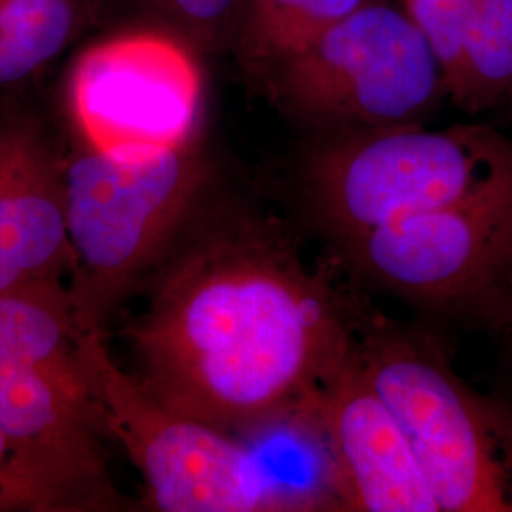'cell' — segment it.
Returning a JSON list of instances; mask_svg holds the SVG:
<instances>
[{"instance_id": "obj_1", "label": "cell", "mask_w": 512, "mask_h": 512, "mask_svg": "<svg viewBox=\"0 0 512 512\" xmlns=\"http://www.w3.org/2000/svg\"><path fill=\"white\" fill-rule=\"evenodd\" d=\"M357 329L275 220L236 215L173 260L128 340L158 401L251 439L304 433Z\"/></svg>"}, {"instance_id": "obj_2", "label": "cell", "mask_w": 512, "mask_h": 512, "mask_svg": "<svg viewBox=\"0 0 512 512\" xmlns=\"http://www.w3.org/2000/svg\"><path fill=\"white\" fill-rule=\"evenodd\" d=\"M512 183V133L421 122L340 131L304 167L313 217L340 245Z\"/></svg>"}, {"instance_id": "obj_3", "label": "cell", "mask_w": 512, "mask_h": 512, "mask_svg": "<svg viewBox=\"0 0 512 512\" xmlns=\"http://www.w3.org/2000/svg\"><path fill=\"white\" fill-rule=\"evenodd\" d=\"M76 353L97 425L139 469L154 509L330 511L323 495L277 478L245 439L158 401L116 365L101 329L76 330Z\"/></svg>"}, {"instance_id": "obj_4", "label": "cell", "mask_w": 512, "mask_h": 512, "mask_svg": "<svg viewBox=\"0 0 512 512\" xmlns=\"http://www.w3.org/2000/svg\"><path fill=\"white\" fill-rule=\"evenodd\" d=\"M355 355L410 442L439 512H512V406L465 384L437 340L382 317Z\"/></svg>"}, {"instance_id": "obj_5", "label": "cell", "mask_w": 512, "mask_h": 512, "mask_svg": "<svg viewBox=\"0 0 512 512\" xmlns=\"http://www.w3.org/2000/svg\"><path fill=\"white\" fill-rule=\"evenodd\" d=\"M207 177L200 139L124 162L84 148L63 165L78 329H101L114 304L164 255Z\"/></svg>"}, {"instance_id": "obj_6", "label": "cell", "mask_w": 512, "mask_h": 512, "mask_svg": "<svg viewBox=\"0 0 512 512\" xmlns=\"http://www.w3.org/2000/svg\"><path fill=\"white\" fill-rule=\"evenodd\" d=\"M256 80L277 109L334 133L421 122L448 97L420 29L384 0H365Z\"/></svg>"}, {"instance_id": "obj_7", "label": "cell", "mask_w": 512, "mask_h": 512, "mask_svg": "<svg viewBox=\"0 0 512 512\" xmlns=\"http://www.w3.org/2000/svg\"><path fill=\"white\" fill-rule=\"evenodd\" d=\"M355 274L408 304L512 336V183L340 243Z\"/></svg>"}, {"instance_id": "obj_8", "label": "cell", "mask_w": 512, "mask_h": 512, "mask_svg": "<svg viewBox=\"0 0 512 512\" xmlns=\"http://www.w3.org/2000/svg\"><path fill=\"white\" fill-rule=\"evenodd\" d=\"M203 80L194 50L167 31H129L78 55L69 109L86 148L124 162L198 139Z\"/></svg>"}, {"instance_id": "obj_9", "label": "cell", "mask_w": 512, "mask_h": 512, "mask_svg": "<svg viewBox=\"0 0 512 512\" xmlns=\"http://www.w3.org/2000/svg\"><path fill=\"white\" fill-rule=\"evenodd\" d=\"M321 448L332 511L439 512L399 421L355 349L304 427Z\"/></svg>"}, {"instance_id": "obj_10", "label": "cell", "mask_w": 512, "mask_h": 512, "mask_svg": "<svg viewBox=\"0 0 512 512\" xmlns=\"http://www.w3.org/2000/svg\"><path fill=\"white\" fill-rule=\"evenodd\" d=\"M71 268L63 167L25 126L0 129V293Z\"/></svg>"}, {"instance_id": "obj_11", "label": "cell", "mask_w": 512, "mask_h": 512, "mask_svg": "<svg viewBox=\"0 0 512 512\" xmlns=\"http://www.w3.org/2000/svg\"><path fill=\"white\" fill-rule=\"evenodd\" d=\"M0 429L67 486L84 509L114 497L92 406L27 368L0 363Z\"/></svg>"}, {"instance_id": "obj_12", "label": "cell", "mask_w": 512, "mask_h": 512, "mask_svg": "<svg viewBox=\"0 0 512 512\" xmlns=\"http://www.w3.org/2000/svg\"><path fill=\"white\" fill-rule=\"evenodd\" d=\"M71 294L59 277L0 293V363L42 374L80 403H90L76 353Z\"/></svg>"}, {"instance_id": "obj_13", "label": "cell", "mask_w": 512, "mask_h": 512, "mask_svg": "<svg viewBox=\"0 0 512 512\" xmlns=\"http://www.w3.org/2000/svg\"><path fill=\"white\" fill-rule=\"evenodd\" d=\"M365 0H239L230 48L258 78L304 50Z\"/></svg>"}, {"instance_id": "obj_14", "label": "cell", "mask_w": 512, "mask_h": 512, "mask_svg": "<svg viewBox=\"0 0 512 512\" xmlns=\"http://www.w3.org/2000/svg\"><path fill=\"white\" fill-rule=\"evenodd\" d=\"M101 0H0V86L38 73L92 23Z\"/></svg>"}, {"instance_id": "obj_15", "label": "cell", "mask_w": 512, "mask_h": 512, "mask_svg": "<svg viewBox=\"0 0 512 512\" xmlns=\"http://www.w3.org/2000/svg\"><path fill=\"white\" fill-rule=\"evenodd\" d=\"M448 97L471 114L512 112V0H476Z\"/></svg>"}, {"instance_id": "obj_16", "label": "cell", "mask_w": 512, "mask_h": 512, "mask_svg": "<svg viewBox=\"0 0 512 512\" xmlns=\"http://www.w3.org/2000/svg\"><path fill=\"white\" fill-rule=\"evenodd\" d=\"M80 509L82 501L0 429V512Z\"/></svg>"}, {"instance_id": "obj_17", "label": "cell", "mask_w": 512, "mask_h": 512, "mask_svg": "<svg viewBox=\"0 0 512 512\" xmlns=\"http://www.w3.org/2000/svg\"><path fill=\"white\" fill-rule=\"evenodd\" d=\"M173 37L194 52L230 48L239 0H145Z\"/></svg>"}, {"instance_id": "obj_18", "label": "cell", "mask_w": 512, "mask_h": 512, "mask_svg": "<svg viewBox=\"0 0 512 512\" xmlns=\"http://www.w3.org/2000/svg\"><path fill=\"white\" fill-rule=\"evenodd\" d=\"M476 0H401L439 61L446 95L456 78L463 38Z\"/></svg>"}]
</instances>
